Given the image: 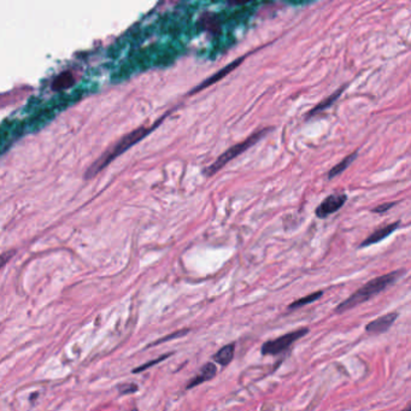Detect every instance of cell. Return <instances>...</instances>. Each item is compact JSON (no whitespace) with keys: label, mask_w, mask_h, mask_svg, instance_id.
<instances>
[{"label":"cell","mask_w":411,"mask_h":411,"mask_svg":"<svg viewBox=\"0 0 411 411\" xmlns=\"http://www.w3.org/2000/svg\"><path fill=\"white\" fill-rule=\"evenodd\" d=\"M403 273H404V270L392 271V273L385 274V275L378 276V278L368 281L364 286L358 288L357 291L354 292L347 299L341 302L340 304L335 308L334 311H335V313H344L345 311H347V310H351L354 309V308L358 307V305L362 304V303L368 302L369 299L378 296L379 293L385 291L387 287L396 283L398 279L403 275Z\"/></svg>","instance_id":"2"},{"label":"cell","mask_w":411,"mask_h":411,"mask_svg":"<svg viewBox=\"0 0 411 411\" xmlns=\"http://www.w3.org/2000/svg\"><path fill=\"white\" fill-rule=\"evenodd\" d=\"M74 82H75V77H74L73 74L70 71H64L53 81L52 86H53L54 89H63L74 85Z\"/></svg>","instance_id":"13"},{"label":"cell","mask_w":411,"mask_h":411,"mask_svg":"<svg viewBox=\"0 0 411 411\" xmlns=\"http://www.w3.org/2000/svg\"><path fill=\"white\" fill-rule=\"evenodd\" d=\"M268 131H269V129L268 128L260 129V130L256 131V133L252 134V135H250L247 139H245L244 141L238 142V144H235L234 146H231V149H228L227 151L223 152V154H221V156L218 157L217 159H216L215 162L210 165V167H207L206 169L204 170L205 176L210 178V176L215 175V174L218 173V171L222 169L223 167H226L231 160H233L234 158L240 156V154H244L246 150H249L250 147L254 146L256 142H257L258 140H260V139H262L263 136L268 133Z\"/></svg>","instance_id":"3"},{"label":"cell","mask_w":411,"mask_h":411,"mask_svg":"<svg viewBox=\"0 0 411 411\" xmlns=\"http://www.w3.org/2000/svg\"><path fill=\"white\" fill-rule=\"evenodd\" d=\"M345 88H346V86H342V87H340V88H339L338 91L335 92V93H333V94H332V96H329L328 98H327V99L322 100V102H321L320 104L316 105V106L313 107V109L311 110V111H310L309 114H308V117H312V116L315 115V114H317V112L323 111V110H325V109H328L329 106H332V104H333V103L335 102V100L338 99L339 97H340L341 92L344 91Z\"/></svg>","instance_id":"11"},{"label":"cell","mask_w":411,"mask_h":411,"mask_svg":"<svg viewBox=\"0 0 411 411\" xmlns=\"http://www.w3.org/2000/svg\"><path fill=\"white\" fill-rule=\"evenodd\" d=\"M398 227H399V222H394V223H389V225L385 226V227L376 229L374 233H371L370 235H369L368 238L365 239L362 244H360V247H367V246H370V245L378 244V242H380L381 240H384V239H386L388 235H391V234L393 233Z\"/></svg>","instance_id":"9"},{"label":"cell","mask_w":411,"mask_h":411,"mask_svg":"<svg viewBox=\"0 0 411 411\" xmlns=\"http://www.w3.org/2000/svg\"><path fill=\"white\" fill-rule=\"evenodd\" d=\"M397 318L398 312H388L386 313V315L381 316V317L369 322L367 327H365V331L371 334L384 333V332H386L389 327L393 325Z\"/></svg>","instance_id":"7"},{"label":"cell","mask_w":411,"mask_h":411,"mask_svg":"<svg viewBox=\"0 0 411 411\" xmlns=\"http://www.w3.org/2000/svg\"><path fill=\"white\" fill-rule=\"evenodd\" d=\"M356 157H357V152H354V154H350L349 156H346L344 159L340 160L335 167H333L331 170H329L328 179H333V178H335V176L340 175L342 171L346 170L347 168L350 167V164L354 162V160L356 159Z\"/></svg>","instance_id":"12"},{"label":"cell","mask_w":411,"mask_h":411,"mask_svg":"<svg viewBox=\"0 0 411 411\" xmlns=\"http://www.w3.org/2000/svg\"><path fill=\"white\" fill-rule=\"evenodd\" d=\"M216 374H217V367H216L215 363H212V362L205 363V364L202 367V369L199 370L198 375L194 376L192 380H189V383L187 384L186 388L191 389V388H193V387L198 386V385L204 384L205 381L211 380V379L215 378Z\"/></svg>","instance_id":"8"},{"label":"cell","mask_w":411,"mask_h":411,"mask_svg":"<svg viewBox=\"0 0 411 411\" xmlns=\"http://www.w3.org/2000/svg\"><path fill=\"white\" fill-rule=\"evenodd\" d=\"M244 62V57H240L239 58V59H235V60H233V62L231 63V64H228V65H226L225 68H222V69L221 70H218L217 73H215L213 74V75H211L210 76V77H207L206 80H204L203 81L202 83H199L198 86L196 87V88L193 89V91H191L189 92V94H194V93H198V92H200V91H203V89H205V88H207V87H210V86H212L213 83H216V82H218V81L220 80H222L223 77H226V76L228 75V74H231V71L233 70H235L236 68L239 67V65L241 64V63Z\"/></svg>","instance_id":"6"},{"label":"cell","mask_w":411,"mask_h":411,"mask_svg":"<svg viewBox=\"0 0 411 411\" xmlns=\"http://www.w3.org/2000/svg\"><path fill=\"white\" fill-rule=\"evenodd\" d=\"M347 197L345 193L331 194V196H328L321 202V204L318 205L317 209L315 210V215L317 216L318 218H327L328 216L339 211V210L344 206Z\"/></svg>","instance_id":"5"},{"label":"cell","mask_w":411,"mask_h":411,"mask_svg":"<svg viewBox=\"0 0 411 411\" xmlns=\"http://www.w3.org/2000/svg\"><path fill=\"white\" fill-rule=\"evenodd\" d=\"M163 120H164V117H163L162 120L157 121V122L154 123V125H152L151 127H145V126H141V127L134 129L133 131H130V133L126 134L125 136H122L120 140L116 142L115 145H112L111 147H109V149H107L106 151H105L104 154H103L102 156H100L98 159H97L96 162L91 165V168L87 170L86 178L91 179V178H93V176H96L97 174L100 173V171L104 169L106 165H109L110 163L115 159V158L121 156L123 152L127 151L128 149H130L133 145H135L136 142H139L141 139H144L145 136H147V134L151 133V131L154 130V129L156 128Z\"/></svg>","instance_id":"1"},{"label":"cell","mask_w":411,"mask_h":411,"mask_svg":"<svg viewBox=\"0 0 411 411\" xmlns=\"http://www.w3.org/2000/svg\"><path fill=\"white\" fill-rule=\"evenodd\" d=\"M14 254H15L14 251H9V252H6V254L0 255V269H1V268L4 267L5 264H6L7 260H9L10 258L12 257V255H14Z\"/></svg>","instance_id":"18"},{"label":"cell","mask_w":411,"mask_h":411,"mask_svg":"<svg viewBox=\"0 0 411 411\" xmlns=\"http://www.w3.org/2000/svg\"><path fill=\"white\" fill-rule=\"evenodd\" d=\"M234 352H235V344L231 342V344L226 345L222 349L218 350V351L213 355L212 358L216 363H218V364L222 365V367H226V365H228L229 363L233 360Z\"/></svg>","instance_id":"10"},{"label":"cell","mask_w":411,"mask_h":411,"mask_svg":"<svg viewBox=\"0 0 411 411\" xmlns=\"http://www.w3.org/2000/svg\"><path fill=\"white\" fill-rule=\"evenodd\" d=\"M322 294H323L322 291H318V292H315V293L308 294L307 297H303V298H300V299L296 300V302L291 303L288 308H289V309H298V308H302V307H304V305L311 304L312 302H316L317 299H320V298L322 297Z\"/></svg>","instance_id":"14"},{"label":"cell","mask_w":411,"mask_h":411,"mask_svg":"<svg viewBox=\"0 0 411 411\" xmlns=\"http://www.w3.org/2000/svg\"><path fill=\"white\" fill-rule=\"evenodd\" d=\"M394 204H396V203H385V204L379 205V206H376L375 209H373V212L384 213V212H386L388 209H391Z\"/></svg>","instance_id":"17"},{"label":"cell","mask_w":411,"mask_h":411,"mask_svg":"<svg viewBox=\"0 0 411 411\" xmlns=\"http://www.w3.org/2000/svg\"><path fill=\"white\" fill-rule=\"evenodd\" d=\"M171 355H173V352H170V354H167V355H163V356H160V357H158V358H157V360H151V362L146 363V364L141 365V367H139V368L134 369V370H133V373H140V371H142V370H145V369H147V368L152 367V365H154V364H158V363H159V362H162V360H165V358L170 357V356H171Z\"/></svg>","instance_id":"15"},{"label":"cell","mask_w":411,"mask_h":411,"mask_svg":"<svg viewBox=\"0 0 411 411\" xmlns=\"http://www.w3.org/2000/svg\"><path fill=\"white\" fill-rule=\"evenodd\" d=\"M309 333V328H300L297 331H292L289 333L283 334V335L279 336V338L273 339L262 345V355L264 356H275L283 352L284 350L288 349L289 346L293 345V342L299 340L304 335Z\"/></svg>","instance_id":"4"},{"label":"cell","mask_w":411,"mask_h":411,"mask_svg":"<svg viewBox=\"0 0 411 411\" xmlns=\"http://www.w3.org/2000/svg\"><path fill=\"white\" fill-rule=\"evenodd\" d=\"M187 332H188V329H182V331H178V332H175V333L170 334V335L165 336V338L159 339V340H157L156 342H154V344H152V345L162 344V342H165L167 340H171V339H175V338H179V336H182V335H184V334H187Z\"/></svg>","instance_id":"16"}]
</instances>
